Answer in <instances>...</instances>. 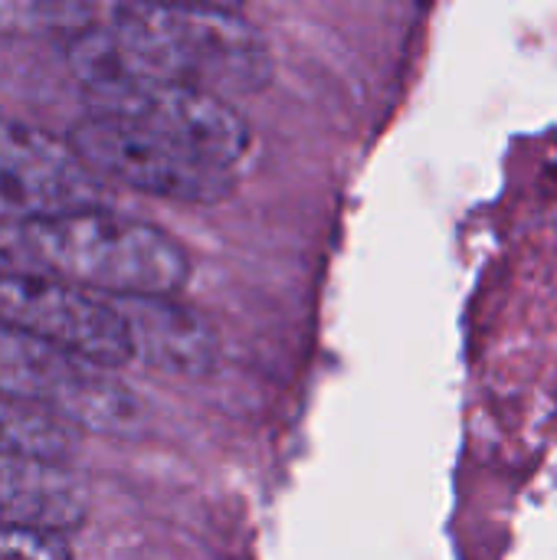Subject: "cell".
<instances>
[{
    "instance_id": "6da1fadb",
    "label": "cell",
    "mask_w": 557,
    "mask_h": 560,
    "mask_svg": "<svg viewBox=\"0 0 557 560\" xmlns=\"http://www.w3.org/2000/svg\"><path fill=\"white\" fill-rule=\"evenodd\" d=\"M69 66L82 85L151 75L223 95L269 82V46L233 10L121 3L69 39Z\"/></svg>"
},
{
    "instance_id": "7a4b0ae2",
    "label": "cell",
    "mask_w": 557,
    "mask_h": 560,
    "mask_svg": "<svg viewBox=\"0 0 557 560\" xmlns=\"http://www.w3.org/2000/svg\"><path fill=\"white\" fill-rule=\"evenodd\" d=\"M13 246L23 259L16 269H33L105 299L174 295L190 276V259L167 230L108 207L20 226L13 230Z\"/></svg>"
},
{
    "instance_id": "3957f363",
    "label": "cell",
    "mask_w": 557,
    "mask_h": 560,
    "mask_svg": "<svg viewBox=\"0 0 557 560\" xmlns=\"http://www.w3.org/2000/svg\"><path fill=\"white\" fill-rule=\"evenodd\" d=\"M82 92L89 115L128 121L230 171L250 148V128L243 115L210 89L177 79L118 75L82 85Z\"/></svg>"
},
{
    "instance_id": "277c9868",
    "label": "cell",
    "mask_w": 557,
    "mask_h": 560,
    "mask_svg": "<svg viewBox=\"0 0 557 560\" xmlns=\"http://www.w3.org/2000/svg\"><path fill=\"white\" fill-rule=\"evenodd\" d=\"M0 325L102 371L135 361L112 299L33 269H0Z\"/></svg>"
},
{
    "instance_id": "5b68a950",
    "label": "cell",
    "mask_w": 557,
    "mask_h": 560,
    "mask_svg": "<svg viewBox=\"0 0 557 560\" xmlns=\"http://www.w3.org/2000/svg\"><path fill=\"white\" fill-rule=\"evenodd\" d=\"M66 138L95 177L148 197L174 203H220L236 187V174L230 167L128 121L85 112Z\"/></svg>"
},
{
    "instance_id": "8992f818",
    "label": "cell",
    "mask_w": 557,
    "mask_h": 560,
    "mask_svg": "<svg viewBox=\"0 0 557 560\" xmlns=\"http://www.w3.org/2000/svg\"><path fill=\"white\" fill-rule=\"evenodd\" d=\"M0 394L59 410L79 433L131 436L144 423L135 394L112 371L82 364L0 325Z\"/></svg>"
},
{
    "instance_id": "52a82bcc",
    "label": "cell",
    "mask_w": 557,
    "mask_h": 560,
    "mask_svg": "<svg viewBox=\"0 0 557 560\" xmlns=\"http://www.w3.org/2000/svg\"><path fill=\"white\" fill-rule=\"evenodd\" d=\"M105 200L108 184L85 167L69 138L0 118V226L20 230Z\"/></svg>"
},
{
    "instance_id": "ba28073f",
    "label": "cell",
    "mask_w": 557,
    "mask_h": 560,
    "mask_svg": "<svg viewBox=\"0 0 557 560\" xmlns=\"http://www.w3.org/2000/svg\"><path fill=\"white\" fill-rule=\"evenodd\" d=\"M128 325L131 358L174 377H204L217 364L213 325L174 295L112 299Z\"/></svg>"
},
{
    "instance_id": "9c48e42d",
    "label": "cell",
    "mask_w": 557,
    "mask_h": 560,
    "mask_svg": "<svg viewBox=\"0 0 557 560\" xmlns=\"http://www.w3.org/2000/svg\"><path fill=\"white\" fill-rule=\"evenodd\" d=\"M89 518V486L69 463L0 459V528L66 538Z\"/></svg>"
},
{
    "instance_id": "30bf717a",
    "label": "cell",
    "mask_w": 557,
    "mask_h": 560,
    "mask_svg": "<svg viewBox=\"0 0 557 560\" xmlns=\"http://www.w3.org/2000/svg\"><path fill=\"white\" fill-rule=\"evenodd\" d=\"M79 430L39 400L0 394V459L69 463Z\"/></svg>"
},
{
    "instance_id": "8fae6325",
    "label": "cell",
    "mask_w": 557,
    "mask_h": 560,
    "mask_svg": "<svg viewBox=\"0 0 557 560\" xmlns=\"http://www.w3.org/2000/svg\"><path fill=\"white\" fill-rule=\"evenodd\" d=\"M98 20V10L89 3H0V33H56L66 36V43L82 33L89 23Z\"/></svg>"
},
{
    "instance_id": "7c38bea8",
    "label": "cell",
    "mask_w": 557,
    "mask_h": 560,
    "mask_svg": "<svg viewBox=\"0 0 557 560\" xmlns=\"http://www.w3.org/2000/svg\"><path fill=\"white\" fill-rule=\"evenodd\" d=\"M0 560H72V548L59 535L0 528Z\"/></svg>"
}]
</instances>
